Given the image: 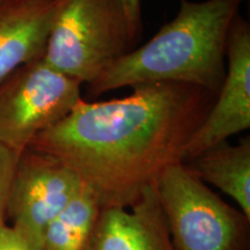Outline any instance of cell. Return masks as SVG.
I'll list each match as a JSON object with an SVG mask.
<instances>
[{"mask_svg":"<svg viewBox=\"0 0 250 250\" xmlns=\"http://www.w3.org/2000/svg\"><path fill=\"white\" fill-rule=\"evenodd\" d=\"M65 0H0V83L41 58Z\"/></svg>","mask_w":250,"mask_h":250,"instance_id":"9c48e42d","label":"cell"},{"mask_svg":"<svg viewBox=\"0 0 250 250\" xmlns=\"http://www.w3.org/2000/svg\"><path fill=\"white\" fill-rule=\"evenodd\" d=\"M242 1L180 0L176 17L112 62L88 85L90 95L149 83H186L217 95L226 76L228 34Z\"/></svg>","mask_w":250,"mask_h":250,"instance_id":"7a4b0ae2","label":"cell"},{"mask_svg":"<svg viewBox=\"0 0 250 250\" xmlns=\"http://www.w3.org/2000/svg\"><path fill=\"white\" fill-rule=\"evenodd\" d=\"M138 39L121 0H65L42 57L61 73L90 85Z\"/></svg>","mask_w":250,"mask_h":250,"instance_id":"3957f363","label":"cell"},{"mask_svg":"<svg viewBox=\"0 0 250 250\" xmlns=\"http://www.w3.org/2000/svg\"><path fill=\"white\" fill-rule=\"evenodd\" d=\"M81 83L43 57L17 68L0 83V143L19 158L37 134L73 110Z\"/></svg>","mask_w":250,"mask_h":250,"instance_id":"5b68a950","label":"cell"},{"mask_svg":"<svg viewBox=\"0 0 250 250\" xmlns=\"http://www.w3.org/2000/svg\"><path fill=\"white\" fill-rule=\"evenodd\" d=\"M0 250H43L11 225H0Z\"/></svg>","mask_w":250,"mask_h":250,"instance_id":"4fadbf2b","label":"cell"},{"mask_svg":"<svg viewBox=\"0 0 250 250\" xmlns=\"http://www.w3.org/2000/svg\"><path fill=\"white\" fill-rule=\"evenodd\" d=\"M226 59L223 85L187 144L183 162L250 127V27L239 15L228 34Z\"/></svg>","mask_w":250,"mask_h":250,"instance_id":"52a82bcc","label":"cell"},{"mask_svg":"<svg viewBox=\"0 0 250 250\" xmlns=\"http://www.w3.org/2000/svg\"><path fill=\"white\" fill-rule=\"evenodd\" d=\"M188 169L204 183L226 193L250 220V138L236 145L227 142L205 149L184 161Z\"/></svg>","mask_w":250,"mask_h":250,"instance_id":"30bf717a","label":"cell"},{"mask_svg":"<svg viewBox=\"0 0 250 250\" xmlns=\"http://www.w3.org/2000/svg\"><path fill=\"white\" fill-rule=\"evenodd\" d=\"M81 187L79 177L61 161L28 147L15 165L6 219L18 232L42 248L46 227Z\"/></svg>","mask_w":250,"mask_h":250,"instance_id":"8992f818","label":"cell"},{"mask_svg":"<svg viewBox=\"0 0 250 250\" xmlns=\"http://www.w3.org/2000/svg\"><path fill=\"white\" fill-rule=\"evenodd\" d=\"M155 190L176 250H249L250 220L177 162Z\"/></svg>","mask_w":250,"mask_h":250,"instance_id":"277c9868","label":"cell"},{"mask_svg":"<svg viewBox=\"0 0 250 250\" xmlns=\"http://www.w3.org/2000/svg\"><path fill=\"white\" fill-rule=\"evenodd\" d=\"M87 250H176L155 184L130 208H103Z\"/></svg>","mask_w":250,"mask_h":250,"instance_id":"ba28073f","label":"cell"},{"mask_svg":"<svg viewBox=\"0 0 250 250\" xmlns=\"http://www.w3.org/2000/svg\"><path fill=\"white\" fill-rule=\"evenodd\" d=\"M98 201L83 186L46 227L43 250H87L100 214Z\"/></svg>","mask_w":250,"mask_h":250,"instance_id":"8fae6325","label":"cell"},{"mask_svg":"<svg viewBox=\"0 0 250 250\" xmlns=\"http://www.w3.org/2000/svg\"><path fill=\"white\" fill-rule=\"evenodd\" d=\"M132 88L122 99H81L29 145L73 171L101 208H130L166 168L183 162L187 144L217 96L177 83Z\"/></svg>","mask_w":250,"mask_h":250,"instance_id":"6da1fadb","label":"cell"},{"mask_svg":"<svg viewBox=\"0 0 250 250\" xmlns=\"http://www.w3.org/2000/svg\"><path fill=\"white\" fill-rule=\"evenodd\" d=\"M122 6L126 15L133 33L139 37L142 30V9H140V0H121Z\"/></svg>","mask_w":250,"mask_h":250,"instance_id":"5bb4252c","label":"cell"},{"mask_svg":"<svg viewBox=\"0 0 250 250\" xmlns=\"http://www.w3.org/2000/svg\"><path fill=\"white\" fill-rule=\"evenodd\" d=\"M18 158L0 143V225L6 223V205Z\"/></svg>","mask_w":250,"mask_h":250,"instance_id":"7c38bea8","label":"cell"}]
</instances>
